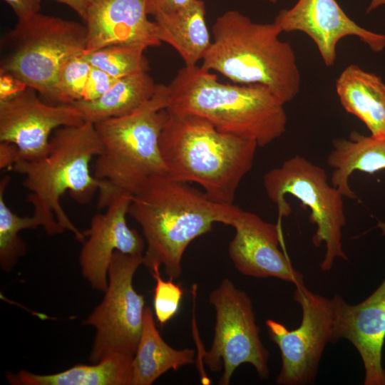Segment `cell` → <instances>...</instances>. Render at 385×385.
Returning a JSON list of instances; mask_svg holds the SVG:
<instances>
[{"label": "cell", "mask_w": 385, "mask_h": 385, "mask_svg": "<svg viewBox=\"0 0 385 385\" xmlns=\"http://www.w3.org/2000/svg\"><path fill=\"white\" fill-rule=\"evenodd\" d=\"M240 210L215 202L188 183L168 175L150 178L133 196L128 210L146 242L143 265L150 272L163 266L169 278H178L190 243L210 232L215 222L231 226Z\"/></svg>", "instance_id": "cell-1"}, {"label": "cell", "mask_w": 385, "mask_h": 385, "mask_svg": "<svg viewBox=\"0 0 385 385\" xmlns=\"http://www.w3.org/2000/svg\"><path fill=\"white\" fill-rule=\"evenodd\" d=\"M257 147L253 140L221 132L205 118L188 113H168L160 137L167 175L199 184L210 200L223 205H233Z\"/></svg>", "instance_id": "cell-2"}, {"label": "cell", "mask_w": 385, "mask_h": 385, "mask_svg": "<svg viewBox=\"0 0 385 385\" xmlns=\"http://www.w3.org/2000/svg\"><path fill=\"white\" fill-rule=\"evenodd\" d=\"M165 109L199 115L218 130L255 140L264 147L286 130L281 102L262 85L224 83L201 66H184L166 86Z\"/></svg>", "instance_id": "cell-3"}, {"label": "cell", "mask_w": 385, "mask_h": 385, "mask_svg": "<svg viewBox=\"0 0 385 385\" xmlns=\"http://www.w3.org/2000/svg\"><path fill=\"white\" fill-rule=\"evenodd\" d=\"M102 149L94 124L85 121L54 130L44 158L19 159L11 167L25 176L23 184L29 190L26 201L33 205V216L49 235L68 230L78 241L85 240L83 232L73 224L60 200L68 191L85 204L102 188V183L90 169L92 158L100 155Z\"/></svg>", "instance_id": "cell-4"}, {"label": "cell", "mask_w": 385, "mask_h": 385, "mask_svg": "<svg viewBox=\"0 0 385 385\" xmlns=\"http://www.w3.org/2000/svg\"><path fill=\"white\" fill-rule=\"evenodd\" d=\"M281 33L274 22L255 23L238 11H227L212 25L213 38L201 67L234 83L264 86L285 104L298 94L301 76L292 47L279 39Z\"/></svg>", "instance_id": "cell-5"}, {"label": "cell", "mask_w": 385, "mask_h": 385, "mask_svg": "<svg viewBox=\"0 0 385 385\" xmlns=\"http://www.w3.org/2000/svg\"><path fill=\"white\" fill-rule=\"evenodd\" d=\"M167 87L159 84L153 97L134 112L94 123L103 149L94 176L103 186L98 207H107L117 196H133L152 178L167 175L160 137L168 117Z\"/></svg>", "instance_id": "cell-6"}, {"label": "cell", "mask_w": 385, "mask_h": 385, "mask_svg": "<svg viewBox=\"0 0 385 385\" xmlns=\"http://www.w3.org/2000/svg\"><path fill=\"white\" fill-rule=\"evenodd\" d=\"M86 46V28L36 13L18 21L1 41V73L54 101L58 72Z\"/></svg>", "instance_id": "cell-7"}, {"label": "cell", "mask_w": 385, "mask_h": 385, "mask_svg": "<svg viewBox=\"0 0 385 385\" xmlns=\"http://www.w3.org/2000/svg\"><path fill=\"white\" fill-rule=\"evenodd\" d=\"M327 178L322 168L300 155L286 160L263 177L266 194L277 205L279 217L291 212L287 195L295 197L310 210V222L317 227L312 243L316 247L325 245L320 264L323 271L332 270L338 258L348 260L342 245V230L346 225L344 196L329 184Z\"/></svg>", "instance_id": "cell-8"}, {"label": "cell", "mask_w": 385, "mask_h": 385, "mask_svg": "<svg viewBox=\"0 0 385 385\" xmlns=\"http://www.w3.org/2000/svg\"><path fill=\"white\" fill-rule=\"evenodd\" d=\"M215 310V334L209 351L200 354L210 371L223 367L219 381L228 385L235 369L251 364L261 379L269 376L270 353L263 345L251 299L225 278L209 295Z\"/></svg>", "instance_id": "cell-9"}, {"label": "cell", "mask_w": 385, "mask_h": 385, "mask_svg": "<svg viewBox=\"0 0 385 385\" xmlns=\"http://www.w3.org/2000/svg\"><path fill=\"white\" fill-rule=\"evenodd\" d=\"M143 263V255L113 253L104 297L83 322L96 329L89 355L91 364L114 354L134 356L145 307L144 297L134 289L133 279Z\"/></svg>", "instance_id": "cell-10"}, {"label": "cell", "mask_w": 385, "mask_h": 385, "mask_svg": "<svg viewBox=\"0 0 385 385\" xmlns=\"http://www.w3.org/2000/svg\"><path fill=\"white\" fill-rule=\"evenodd\" d=\"M294 299L302 309L300 325L289 330L272 320L265 322L270 339L281 353L282 366L276 382L279 385L312 384L323 351L335 337L333 299L315 294L304 286H296Z\"/></svg>", "instance_id": "cell-11"}, {"label": "cell", "mask_w": 385, "mask_h": 385, "mask_svg": "<svg viewBox=\"0 0 385 385\" xmlns=\"http://www.w3.org/2000/svg\"><path fill=\"white\" fill-rule=\"evenodd\" d=\"M36 92L26 87L0 99V142L14 144L19 159L44 158L48 153L50 135L54 130L85 122L72 104L48 105L41 101Z\"/></svg>", "instance_id": "cell-12"}, {"label": "cell", "mask_w": 385, "mask_h": 385, "mask_svg": "<svg viewBox=\"0 0 385 385\" xmlns=\"http://www.w3.org/2000/svg\"><path fill=\"white\" fill-rule=\"evenodd\" d=\"M274 23L282 32L301 31L315 43L324 64L333 66L339 41L355 36L374 52L385 48V34L369 31L350 19L336 0H298L282 9Z\"/></svg>", "instance_id": "cell-13"}, {"label": "cell", "mask_w": 385, "mask_h": 385, "mask_svg": "<svg viewBox=\"0 0 385 385\" xmlns=\"http://www.w3.org/2000/svg\"><path fill=\"white\" fill-rule=\"evenodd\" d=\"M231 226L235 235L229 243L228 253L241 274L257 278L275 277L295 286L304 284L302 273L280 249L282 237L278 225L240 209Z\"/></svg>", "instance_id": "cell-14"}, {"label": "cell", "mask_w": 385, "mask_h": 385, "mask_svg": "<svg viewBox=\"0 0 385 385\" xmlns=\"http://www.w3.org/2000/svg\"><path fill=\"white\" fill-rule=\"evenodd\" d=\"M133 196L122 194L108 205L105 213L95 215L83 232L79 264L83 277L92 288L105 292L108 285V269L115 251L143 255L145 240L136 230L128 227L126 215Z\"/></svg>", "instance_id": "cell-15"}, {"label": "cell", "mask_w": 385, "mask_h": 385, "mask_svg": "<svg viewBox=\"0 0 385 385\" xmlns=\"http://www.w3.org/2000/svg\"><path fill=\"white\" fill-rule=\"evenodd\" d=\"M335 337L349 341L364 367L365 385H385L382 349L385 341V279L363 302L351 305L338 294L333 297Z\"/></svg>", "instance_id": "cell-16"}, {"label": "cell", "mask_w": 385, "mask_h": 385, "mask_svg": "<svg viewBox=\"0 0 385 385\" xmlns=\"http://www.w3.org/2000/svg\"><path fill=\"white\" fill-rule=\"evenodd\" d=\"M146 4L147 0H88L83 52L115 44L145 48L160 46L156 24L148 19Z\"/></svg>", "instance_id": "cell-17"}, {"label": "cell", "mask_w": 385, "mask_h": 385, "mask_svg": "<svg viewBox=\"0 0 385 385\" xmlns=\"http://www.w3.org/2000/svg\"><path fill=\"white\" fill-rule=\"evenodd\" d=\"M336 91L346 112L360 119L372 137L385 139V83L379 76L351 64L337 79Z\"/></svg>", "instance_id": "cell-18"}, {"label": "cell", "mask_w": 385, "mask_h": 385, "mask_svg": "<svg viewBox=\"0 0 385 385\" xmlns=\"http://www.w3.org/2000/svg\"><path fill=\"white\" fill-rule=\"evenodd\" d=\"M332 146L327 157L328 165L334 168L331 183L344 197L356 198L349 184L354 172L373 173L385 170V139L366 136L353 130L349 139L335 138ZM376 227L385 235V222L379 221Z\"/></svg>", "instance_id": "cell-19"}, {"label": "cell", "mask_w": 385, "mask_h": 385, "mask_svg": "<svg viewBox=\"0 0 385 385\" xmlns=\"http://www.w3.org/2000/svg\"><path fill=\"white\" fill-rule=\"evenodd\" d=\"M205 14V2L193 0L183 9L154 16L158 39L176 50L185 66H197L211 44Z\"/></svg>", "instance_id": "cell-20"}, {"label": "cell", "mask_w": 385, "mask_h": 385, "mask_svg": "<svg viewBox=\"0 0 385 385\" xmlns=\"http://www.w3.org/2000/svg\"><path fill=\"white\" fill-rule=\"evenodd\" d=\"M133 356L114 354L92 364H76L52 374H36L26 370L7 372L12 385H131Z\"/></svg>", "instance_id": "cell-21"}, {"label": "cell", "mask_w": 385, "mask_h": 385, "mask_svg": "<svg viewBox=\"0 0 385 385\" xmlns=\"http://www.w3.org/2000/svg\"><path fill=\"white\" fill-rule=\"evenodd\" d=\"M195 355L193 349H175L168 345L157 329L152 309L146 307L132 362L131 385H150L170 369L194 364Z\"/></svg>", "instance_id": "cell-22"}, {"label": "cell", "mask_w": 385, "mask_h": 385, "mask_svg": "<svg viewBox=\"0 0 385 385\" xmlns=\"http://www.w3.org/2000/svg\"><path fill=\"white\" fill-rule=\"evenodd\" d=\"M158 85L148 71L139 72L117 79L106 93L95 101H78L71 104L78 109L85 121L94 124L134 112L153 97Z\"/></svg>", "instance_id": "cell-23"}, {"label": "cell", "mask_w": 385, "mask_h": 385, "mask_svg": "<svg viewBox=\"0 0 385 385\" xmlns=\"http://www.w3.org/2000/svg\"><path fill=\"white\" fill-rule=\"evenodd\" d=\"M9 182L8 175L0 182V266L6 272H10L26 252V243L19 235V232L40 226L33 215L19 216L7 206L4 193Z\"/></svg>", "instance_id": "cell-24"}, {"label": "cell", "mask_w": 385, "mask_h": 385, "mask_svg": "<svg viewBox=\"0 0 385 385\" xmlns=\"http://www.w3.org/2000/svg\"><path fill=\"white\" fill-rule=\"evenodd\" d=\"M145 49L139 46L115 44L83 52V55L92 66L118 79L148 71V63L143 54Z\"/></svg>", "instance_id": "cell-25"}, {"label": "cell", "mask_w": 385, "mask_h": 385, "mask_svg": "<svg viewBox=\"0 0 385 385\" xmlns=\"http://www.w3.org/2000/svg\"><path fill=\"white\" fill-rule=\"evenodd\" d=\"M91 68L83 52L70 57L58 72L54 101L59 104H71L81 101Z\"/></svg>", "instance_id": "cell-26"}, {"label": "cell", "mask_w": 385, "mask_h": 385, "mask_svg": "<svg viewBox=\"0 0 385 385\" xmlns=\"http://www.w3.org/2000/svg\"><path fill=\"white\" fill-rule=\"evenodd\" d=\"M150 273L155 280L153 297V312L160 326L165 325L178 312L183 291L173 279H162L160 267H155Z\"/></svg>", "instance_id": "cell-27"}, {"label": "cell", "mask_w": 385, "mask_h": 385, "mask_svg": "<svg viewBox=\"0 0 385 385\" xmlns=\"http://www.w3.org/2000/svg\"><path fill=\"white\" fill-rule=\"evenodd\" d=\"M117 81L103 71L92 66L81 101H93L101 97Z\"/></svg>", "instance_id": "cell-28"}, {"label": "cell", "mask_w": 385, "mask_h": 385, "mask_svg": "<svg viewBox=\"0 0 385 385\" xmlns=\"http://www.w3.org/2000/svg\"><path fill=\"white\" fill-rule=\"evenodd\" d=\"M193 0H147L148 15L169 14L188 6Z\"/></svg>", "instance_id": "cell-29"}, {"label": "cell", "mask_w": 385, "mask_h": 385, "mask_svg": "<svg viewBox=\"0 0 385 385\" xmlns=\"http://www.w3.org/2000/svg\"><path fill=\"white\" fill-rule=\"evenodd\" d=\"M12 9L19 21L38 13L41 0H3Z\"/></svg>", "instance_id": "cell-30"}, {"label": "cell", "mask_w": 385, "mask_h": 385, "mask_svg": "<svg viewBox=\"0 0 385 385\" xmlns=\"http://www.w3.org/2000/svg\"><path fill=\"white\" fill-rule=\"evenodd\" d=\"M19 150L17 147L11 143H0V168L1 169L9 168L19 159Z\"/></svg>", "instance_id": "cell-31"}, {"label": "cell", "mask_w": 385, "mask_h": 385, "mask_svg": "<svg viewBox=\"0 0 385 385\" xmlns=\"http://www.w3.org/2000/svg\"><path fill=\"white\" fill-rule=\"evenodd\" d=\"M26 87L11 76L1 73L0 99L11 96Z\"/></svg>", "instance_id": "cell-32"}, {"label": "cell", "mask_w": 385, "mask_h": 385, "mask_svg": "<svg viewBox=\"0 0 385 385\" xmlns=\"http://www.w3.org/2000/svg\"><path fill=\"white\" fill-rule=\"evenodd\" d=\"M72 9L84 21L88 0H53Z\"/></svg>", "instance_id": "cell-33"}, {"label": "cell", "mask_w": 385, "mask_h": 385, "mask_svg": "<svg viewBox=\"0 0 385 385\" xmlns=\"http://www.w3.org/2000/svg\"><path fill=\"white\" fill-rule=\"evenodd\" d=\"M385 5V0H371L367 8L366 13H369L381 6Z\"/></svg>", "instance_id": "cell-34"}, {"label": "cell", "mask_w": 385, "mask_h": 385, "mask_svg": "<svg viewBox=\"0 0 385 385\" xmlns=\"http://www.w3.org/2000/svg\"><path fill=\"white\" fill-rule=\"evenodd\" d=\"M265 1H269L270 3H272V4H275V3H277V1L278 0H265Z\"/></svg>", "instance_id": "cell-35"}]
</instances>
